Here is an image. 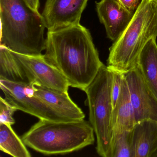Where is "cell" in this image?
I'll return each mask as SVG.
<instances>
[{
    "instance_id": "ac0fdd59",
    "label": "cell",
    "mask_w": 157,
    "mask_h": 157,
    "mask_svg": "<svg viewBox=\"0 0 157 157\" xmlns=\"http://www.w3.org/2000/svg\"><path fill=\"white\" fill-rule=\"evenodd\" d=\"M5 98L0 97V123L13 125L15 123L13 115L17 111Z\"/></svg>"
},
{
    "instance_id": "8fae6325",
    "label": "cell",
    "mask_w": 157,
    "mask_h": 157,
    "mask_svg": "<svg viewBox=\"0 0 157 157\" xmlns=\"http://www.w3.org/2000/svg\"><path fill=\"white\" fill-rule=\"evenodd\" d=\"M35 93L56 111L71 121L84 119L82 109L72 101L68 93L46 88L34 83Z\"/></svg>"
},
{
    "instance_id": "d6986e66",
    "label": "cell",
    "mask_w": 157,
    "mask_h": 157,
    "mask_svg": "<svg viewBox=\"0 0 157 157\" xmlns=\"http://www.w3.org/2000/svg\"><path fill=\"white\" fill-rule=\"evenodd\" d=\"M111 70L113 73L111 93H112L113 108H114L117 102V100L119 98L122 91L124 75V74L121 72L114 70Z\"/></svg>"
},
{
    "instance_id": "9a60e30c",
    "label": "cell",
    "mask_w": 157,
    "mask_h": 157,
    "mask_svg": "<svg viewBox=\"0 0 157 157\" xmlns=\"http://www.w3.org/2000/svg\"><path fill=\"white\" fill-rule=\"evenodd\" d=\"M26 145L12 125L0 123V150L14 157H31Z\"/></svg>"
},
{
    "instance_id": "ba28073f",
    "label": "cell",
    "mask_w": 157,
    "mask_h": 157,
    "mask_svg": "<svg viewBox=\"0 0 157 157\" xmlns=\"http://www.w3.org/2000/svg\"><path fill=\"white\" fill-rule=\"evenodd\" d=\"M134 109L136 123L145 119L157 121V98L143 79L136 66L124 73Z\"/></svg>"
},
{
    "instance_id": "9c48e42d",
    "label": "cell",
    "mask_w": 157,
    "mask_h": 157,
    "mask_svg": "<svg viewBox=\"0 0 157 157\" xmlns=\"http://www.w3.org/2000/svg\"><path fill=\"white\" fill-rule=\"evenodd\" d=\"M88 0H47L42 16L48 32L79 24Z\"/></svg>"
},
{
    "instance_id": "2e32d148",
    "label": "cell",
    "mask_w": 157,
    "mask_h": 157,
    "mask_svg": "<svg viewBox=\"0 0 157 157\" xmlns=\"http://www.w3.org/2000/svg\"><path fill=\"white\" fill-rule=\"evenodd\" d=\"M0 79L29 83L12 51L2 46H0Z\"/></svg>"
},
{
    "instance_id": "6da1fadb",
    "label": "cell",
    "mask_w": 157,
    "mask_h": 157,
    "mask_svg": "<svg viewBox=\"0 0 157 157\" xmlns=\"http://www.w3.org/2000/svg\"><path fill=\"white\" fill-rule=\"evenodd\" d=\"M45 59L72 88L83 90L104 65L90 31L80 24L48 32Z\"/></svg>"
},
{
    "instance_id": "3957f363",
    "label": "cell",
    "mask_w": 157,
    "mask_h": 157,
    "mask_svg": "<svg viewBox=\"0 0 157 157\" xmlns=\"http://www.w3.org/2000/svg\"><path fill=\"white\" fill-rule=\"evenodd\" d=\"M94 132L89 121L40 119L23 135L27 147L44 155L65 154L93 145Z\"/></svg>"
},
{
    "instance_id": "5bb4252c",
    "label": "cell",
    "mask_w": 157,
    "mask_h": 157,
    "mask_svg": "<svg viewBox=\"0 0 157 157\" xmlns=\"http://www.w3.org/2000/svg\"><path fill=\"white\" fill-rule=\"evenodd\" d=\"M143 79L157 98V44L150 39L140 53L136 64Z\"/></svg>"
},
{
    "instance_id": "52a82bcc",
    "label": "cell",
    "mask_w": 157,
    "mask_h": 157,
    "mask_svg": "<svg viewBox=\"0 0 157 157\" xmlns=\"http://www.w3.org/2000/svg\"><path fill=\"white\" fill-rule=\"evenodd\" d=\"M13 53L29 83L68 93L70 86L67 81L58 70L46 61L44 55L27 56Z\"/></svg>"
},
{
    "instance_id": "30bf717a",
    "label": "cell",
    "mask_w": 157,
    "mask_h": 157,
    "mask_svg": "<svg viewBox=\"0 0 157 157\" xmlns=\"http://www.w3.org/2000/svg\"><path fill=\"white\" fill-rule=\"evenodd\" d=\"M99 20L104 25L107 37L115 41L126 28L134 15L119 0H101L96 2Z\"/></svg>"
},
{
    "instance_id": "7402d4cb",
    "label": "cell",
    "mask_w": 157,
    "mask_h": 157,
    "mask_svg": "<svg viewBox=\"0 0 157 157\" xmlns=\"http://www.w3.org/2000/svg\"><path fill=\"white\" fill-rule=\"evenodd\" d=\"M153 157H157V151L154 153V155H153Z\"/></svg>"
},
{
    "instance_id": "277c9868",
    "label": "cell",
    "mask_w": 157,
    "mask_h": 157,
    "mask_svg": "<svg viewBox=\"0 0 157 157\" xmlns=\"http://www.w3.org/2000/svg\"><path fill=\"white\" fill-rule=\"evenodd\" d=\"M157 36V0H141L124 32L109 48L107 67L125 73L135 67L147 42Z\"/></svg>"
},
{
    "instance_id": "7c38bea8",
    "label": "cell",
    "mask_w": 157,
    "mask_h": 157,
    "mask_svg": "<svg viewBox=\"0 0 157 157\" xmlns=\"http://www.w3.org/2000/svg\"><path fill=\"white\" fill-rule=\"evenodd\" d=\"M136 124L134 109L130 101L127 84L124 77L121 94L113 110L112 142L121 133L132 130Z\"/></svg>"
},
{
    "instance_id": "4fadbf2b",
    "label": "cell",
    "mask_w": 157,
    "mask_h": 157,
    "mask_svg": "<svg viewBox=\"0 0 157 157\" xmlns=\"http://www.w3.org/2000/svg\"><path fill=\"white\" fill-rule=\"evenodd\" d=\"M134 157H153L157 151V121L145 119L133 129Z\"/></svg>"
},
{
    "instance_id": "ffe728a7",
    "label": "cell",
    "mask_w": 157,
    "mask_h": 157,
    "mask_svg": "<svg viewBox=\"0 0 157 157\" xmlns=\"http://www.w3.org/2000/svg\"><path fill=\"white\" fill-rule=\"evenodd\" d=\"M140 0H119L121 3L127 10L134 13L140 3Z\"/></svg>"
},
{
    "instance_id": "8992f818",
    "label": "cell",
    "mask_w": 157,
    "mask_h": 157,
    "mask_svg": "<svg viewBox=\"0 0 157 157\" xmlns=\"http://www.w3.org/2000/svg\"><path fill=\"white\" fill-rule=\"evenodd\" d=\"M0 88L6 101L18 110L39 119L71 121L35 94L34 83L16 82L0 79Z\"/></svg>"
},
{
    "instance_id": "44dd1931",
    "label": "cell",
    "mask_w": 157,
    "mask_h": 157,
    "mask_svg": "<svg viewBox=\"0 0 157 157\" xmlns=\"http://www.w3.org/2000/svg\"><path fill=\"white\" fill-rule=\"evenodd\" d=\"M26 3L32 9L37 13H39V10L40 2L39 0H25Z\"/></svg>"
},
{
    "instance_id": "5b68a950",
    "label": "cell",
    "mask_w": 157,
    "mask_h": 157,
    "mask_svg": "<svg viewBox=\"0 0 157 157\" xmlns=\"http://www.w3.org/2000/svg\"><path fill=\"white\" fill-rule=\"evenodd\" d=\"M112 70L104 64L92 82L83 90L87 95L89 122L96 136L97 153L110 157L113 105Z\"/></svg>"
},
{
    "instance_id": "e0dca14e",
    "label": "cell",
    "mask_w": 157,
    "mask_h": 157,
    "mask_svg": "<svg viewBox=\"0 0 157 157\" xmlns=\"http://www.w3.org/2000/svg\"><path fill=\"white\" fill-rule=\"evenodd\" d=\"M110 157H134L133 129L124 131L113 140Z\"/></svg>"
},
{
    "instance_id": "7a4b0ae2",
    "label": "cell",
    "mask_w": 157,
    "mask_h": 157,
    "mask_svg": "<svg viewBox=\"0 0 157 157\" xmlns=\"http://www.w3.org/2000/svg\"><path fill=\"white\" fill-rule=\"evenodd\" d=\"M0 18L1 46L22 55H43L46 28L42 14L25 0H0Z\"/></svg>"
}]
</instances>
